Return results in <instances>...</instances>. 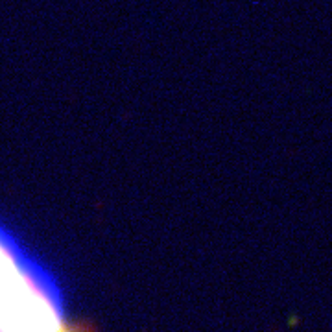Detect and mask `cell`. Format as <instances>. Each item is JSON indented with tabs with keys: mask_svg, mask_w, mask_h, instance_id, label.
Instances as JSON below:
<instances>
[{
	"mask_svg": "<svg viewBox=\"0 0 332 332\" xmlns=\"http://www.w3.org/2000/svg\"><path fill=\"white\" fill-rule=\"evenodd\" d=\"M0 332H85L68 320L54 277L2 225Z\"/></svg>",
	"mask_w": 332,
	"mask_h": 332,
	"instance_id": "cell-1",
	"label": "cell"
}]
</instances>
